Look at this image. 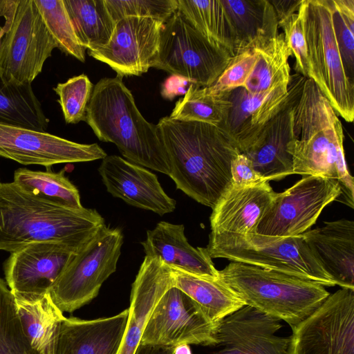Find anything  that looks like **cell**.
<instances>
[{
  "label": "cell",
  "mask_w": 354,
  "mask_h": 354,
  "mask_svg": "<svg viewBox=\"0 0 354 354\" xmlns=\"http://www.w3.org/2000/svg\"><path fill=\"white\" fill-rule=\"evenodd\" d=\"M57 48L85 62V48L79 42L64 0H33Z\"/></svg>",
  "instance_id": "obj_35"
},
{
  "label": "cell",
  "mask_w": 354,
  "mask_h": 354,
  "mask_svg": "<svg viewBox=\"0 0 354 354\" xmlns=\"http://www.w3.org/2000/svg\"><path fill=\"white\" fill-rule=\"evenodd\" d=\"M57 45L33 0H20L0 45V75L16 84H31Z\"/></svg>",
  "instance_id": "obj_10"
},
{
  "label": "cell",
  "mask_w": 354,
  "mask_h": 354,
  "mask_svg": "<svg viewBox=\"0 0 354 354\" xmlns=\"http://www.w3.org/2000/svg\"><path fill=\"white\" fill-rule=\"evenodd\" d=\"M129 315L128 308L116 315L96 319L65 317L57 329L54 354H117Z\"/></svg>",
  "instance_id": "obj_22"
},
{
  "label": "cell",
  "mask_w": 354,
  "mask_h": 354,
  "mask_svg": "<svg viewBox=\"0 0 354 354\" xmlns=\"http://www.w3.org/2000/svg\"><path fill=\"white\" fill-rule=\"evenodd\" d=\"M106 156L97 143L80 144L46 131L0 123V156L19 164L47 168L102 160Z\"/></svg>",
  "instance_id": "obj_14"
},
{
  "label": "cell",
  "mask_w": 354,
  "mask_h": 354,
  "mask_svg": "<svg viewBox=\"0 0 354 354\" xmlns=\"http://www.w3.org/2000/svg\"><path fill=\"white\" fill-rule=\"evenodd\" d=\"M344 131L337 113L315 83L306 78L292 107L291 140L287 150L292 174L335 180L337 201L354 207V181L346 166Z\"/></svg>",
  "instance_id": "obj_2"
},
{
  "label": "cell",
  "mask_w": 354,
  "mask_h": 354,
  "mask_svg": "<svg viewBox=\"0 0 354 354\" xmlns=\"http://www.w3.org/2000/svg\"><path fill=\"white\" fill-rule=\"evenodd\" d=\"M159 136L169 160V176L196 202L213 208L232 185L231 163L241 152L220 127L161 118Z\"/></svg>",
  "instance_id": "obj_1"
},
{
  "label": "cell",
  "mask_w": 354,
  "mask_h": 354,
  "mask_svg": "<svg viewBox=\"0 0 354 354\" xmlns=\"http://www.w3.org/2000/svg\"><path fill=\"white\" fill-rule=\"evenodd\" d=\"M313 255L341 288L354 289V222L339 219L303 233Z\"/></svg>",
  "instance_id": "obj_24"
},
{
  "label": "cell",
  "mask_w": 354,
  "mask_h": 354,
  "mask_svg": "<svg viewBox=\"0 0 354 354\" xmlns=\"http://www.w3.org/2000/svg\"><path fill=\"white\" fill-rule=\"evenodd\" d=\"M231 176L232 185L239 187L254 186L268 182L255 170L251 160L242 153L238 154L232 161Z\"/></svg>",
  "instance_id": "obj_42"
},
{
  "label": "cell",
  "mask_w": 354,
  "mask_h": 354,
  "mask_svg": "<svg viewBox=\"0 0 354 354\" xmlns=\"http://www.w3.org/2000/svg\"><path fill=\"white\" fill-rule=\"evenodd\" d=\"M221 1L236 32L237 52L260 37L279 33L277 17L269 0Z\"/></svg>",
  "instance_id": "obj_30"
},
{
  "label": "cell",
  "mask_w": 354,
  "mask_h": 354,
  "mask_svg": "<svg viewBox=\"0 0 354 354\" xmlns=\"http://www.w3.org/2000/svg\"><path fill=\"white\" fill-rule=\"evenodd\" d=\"M248 46L254 50L256 61L243 88L251 93H258L289 86L291 75L288 59L292 53L283 33L260 37Z\"/></svg>",
  "instance_id": "obj_26"
},
{
  "label": "cell",
  "mask_w": 354,
  "mask_h": 354,
  "mask_svg": "<svg viewBox=\"0 0 354 354\" xmlns=\"http://www.w3.org/2000/svg\"><path fill=\"white\" fill-rule=\"evenodd\" d=\"M77 252L61 243L39 242L10 252L3 263L7 286L14 295L48 293Z\"/></svg>",
  "instance_id": "obj_16"
},
{
  "label": "cell",
  "mask_w": 354,
  "mask_h": 354,
  "mask_svg": "<svg viewBox=\"0 0 354 354\" xmlns=\"http://www.w3.org/2000/svg\"><path fill=\"white\" fill-rule=\"evenodd\" d=\"M95 209H71L30 194L15 183H0V250L12 252L39 242L78 251L104 225Z\"/></svg>",
  "instance_id": "obj_3"
},
{
  "label": "cell",
  "mask_w": 354,
  "mask_h": 354,
  "mask_svg": "<svg viewBox=\"0 0 354 354\" xmlns=\"http://www.w3.org/2000/svg\"><path fill=\"white\" fill-rule=\"evenodd\" d=\"M191 84L183 77L171 75L162 84L161 94L162 97L172 100L177 95H185Z\"/></svg>",
  "instance_id": "obj_43"
},
{
  "label": "cell",
  "mask_w": 354,
  "mask_h": 354,
  "mask_svg": "<svg viewBox=\"0 0 354 354\" xmlns=\"http://www.w3.org/2000/svg\"><path fill=\"white\" fill-rule=\"evenodd\" d=\"M209 257L226 259L256 266L323 286H336L310 252L302 234L270 236L247 235H210L205 248Z\"/></svg>",
  "instance_id": "obj_7"
},
{
  "label": "cell",
  "mask_w": 354,
  "mask_h": 354,
  "mask_svg": "<svg viewBox=\"0 0 354 354\" xmlns=\"http://www.w3.org/2000/svg\"><path fill=\"white\" fill-rule=\"evenodd\" d=\"M173 283L193 299L206 317L217 325L245 305L244 301L218 277L210 279L172 268Z\"/></svg>",
  "instance_id": "obj_27"
},
{
  "label": "cell",
  "mask_w": 354,
  "mask_h": 354,
  "mask_svg": "<svg viewBox=\"0 0 354 354\" xmlns=\"http://www.w3.org/2000/svg\"><path fill=\"white\" fill-rule=\"evenodd\" d=\"M174 354H192V353L189 345L181 344L175 346Z\"/></svg>",
  "instance_id": "obj_47"
},
{
  "label": "cell",
  "mask_w": 354,
  "mask_h": 354,
  "mask_svg": "<svg viewBox=\"0 0 354 354\" xmlns=\"http://www.w3.org/2000/svg\"><path fill=\"white\" fill-rule=\"evenodd\" d=\"M26 192L65 207L83 208L77 188L65 176V169L54 172L19 168L15 171L12 181Z\"/></svg>",
  "instance_id": "obj_33"
},
{
  "label": "cell",
  "mask_w": 354,
  "mask_h": 354,
  "mask_svg": "<svg viewBox=\"0 0 354 354\" xmlns=\"http://www.w3.org/2000/svg\"><path fill=\"white\" fill-rule=\"evenodd\" d=\"M278 21L298 11L302 0H269Z\"/></svg>",
  "instance_id": "obj_44"
},
{
  "label": "cell",
  "mask_w": 354,
  "mask_h": 354,
  "mask_svg": "<svg viewBox=\"0 0 354 354\" xmlns=\"http://www.w3.org/2000/svg\"><path fill=\"white\" fill-rule=\"evenodd\" d=\"M122 78H102L93 86L84 122L100 141L115 144L128 161L169 176L158 127L142 116Z\"/></svg>",
  "instance_id": "obj_4"
},
{
  "label": "cell",
  "mask_w": 354,
  "mask_h": 354,
  "mask_svg": "<svg viewBox=\"0 0 354 354\" xmlns=\"http://www.w3.org/2000/svg\"><path fill=\"white\" fill-rule=\"evenodd\" d=\"M291 328L288 354H354V289L330 294Z\"/></svg>",
  "instance_id": "obj_12"
},
{
  "label": "cell",
  "mask_w": 354,
  "mask_h": 354,
  "mask_svg": "<svg viewBox=\"0 0 354 354\" xmlns=\"http://www.w3.org/2000/svg\"><path fill=\"white\" fill-rule=\"evenodd\" d=\"M171 287L172 268L157 258L145 256L131 286L127 326L117 354H134L152 310Z\"/></svg>",
  "instance_id": "obj_23"
},
{
  "label": "cell",
  "mask_w": 354,
  "mask_h": 354,
  "mask_svg": "<svg viewBox=\"0 0 354 354\" xmlns=\"http://www.w3.org/2000/svg\"><path fill=\"white\" fill-rule=\"evenodd\" d=\"M4 35H5V31L3 30V29L1 27H0V45H1L2 38L3 37Z\"/></svg>",
  "instance_id": "obj_48"
},
{
  "label": "cell",
  "mask_w": 354,
  "mask_h": 354,
  "mask_svg": "<svg viewBox=\"0 0 354 354\" xmlns=\"http://www.w3.org/2000/svg\"><path fill=\"white\" fill-rule=\"evenodd\" d=\"M339 195L337 180L304 176L283 192H275L258 224L257 234L281 237L302 234L315 223L324 208Z\"/></svg>",
  "instance_id": "obj_11"
},
{
  "label": "cell",
  "mask_w": 354,
  "mask_h": 354,
  "mask_svg": "<svg viewBox=\"0 0 354 354\" xmlns=\"http://www.w3.org/2000/svg\"><path fill=\"white\" fill-rule=\"evenodd\" d=\"M279 27L283 30L285 43L295 58L297 73L308 77L307 44L303 21L299 11L278 21Z\"/></svg>",
  "instance_id": "obj_41"
},
{
  "label": "cell",
  "mask_w": 354,
  "mask_h": 354,
  "mask_svg": "<svg viewBox=\"0 0 354 354\" xmlns=\"http://www.w3.org/2000/svg\"><path fill=\"white\" fill-rule=\"evenodd\" d=\"M301 14L307 44L308 77L332 108L348 122L354 118V82L347 76L333 24V0H302Z\"/></svg>",
  "instance_id": "obj_6"
},
{
  "label": "cell",
  "mask_w": 354,
  "mask_h": 354,
  "mask_svg": "<svg viewBox=\"0 0 354 354\" xmlns=\"http://www.w3.org/2000/svg\"><path fill=\"white\" fill-rule=\"evenodd\" d=\"M289 95L288 86L251 93L243 87L229 91L231 106L218 127L235 143L241 153L257 140L267 123L282 108Z\"/></svg>",
  "instance_id": "obj_20"
},
{
  "label": "cell",
  "mask_w": 354,
  "mask_h": 354,
  "mask_svg": "<svg viewBox=\"0 0 354 354\" xmlns=\"http://www.w3.org/2000/svg\"><path fill=\"white\" fill-rule=\"evenodd\" d=\"M164 23L149 17L121 19L115 23L108 44L88 53L118 75L140 76L155 66Z\"/></svg>",
  "instance_id": "obj_15"
},
{
  "label": "cell",
  "mask_w": 354,
  "mask_h": 354,
  "mask_svg": "<svg viewBox=\"0 0 354 354\" xmlns=\"http://www.w3.org/2000/svg\"><path fill=\"white\" fill-rule=\"evenodd\" d=\"M17 311L32 349L38 354H54L55 337L65 319L49 293L41 296L14 295Z\"/></svg>",
  "instance_id": "obj_28"
},
{
  "label": "cell",
  "mask_w": 354,
  "mask_h": 354,
  "mask_svg": "<svg viewBox=\"0 0 354 354\" xmlns=\"http://www.w3.org/2000/svg\"><path fill=\"white\" fill-rule=\"evenodd\" d=\"M48 122L31 84L11 83L0 75V123L44 132Z\"/></svg>",
  "instance_id": "obj_32"
},
{
  "label": "cell",
  "mask_w": 354,
  "mask_h": 354,
  "mask_svg": "<svg viewBox=\"0 0 354 354\" xmlns=\"http://www.w3.org/2000/svg\"><path fill=\"white\" fill-rule=\"evenodd\" d=\"M256 61V54L250 46L239 50L231 58L216 81L209 89L212 92L229 91L243 87L250 76Z\"/></svg>",
  "instance_id": "obj_40"
},
{
  "label": "cell",
  "mask_w": 354,
  "mask_h": 354,
  "mask_svg": "<svg viewBox=\"0 0 354 354\" xmlns=\"http://www.w3.org/2000/svg\"><path fill=\"white\" fill-rule=\"evenodd\" d=\"M333 24L344 68L354 82V0H333Z\"/></svg>",
  "instance_id": "obj_38"
},
{
  "label": "cell",
  "mask_w": 354,
  "mask_h": 354,
  "mask_svg": "<svg viewBox=\"0 0 354 354\" xmlns=\"http://www.w3.org/2000/svg\"><path fill=\"white\" fill-rule=\"evenodd\" d=\"M274 194L268 182L242 187L231 185L212 208L210 235L256 234Z\"/></svg>",
  "instance_id": "obj_21"
},
{
  "label": "cell",
  "mask_w": 354,
  "mask_h": 354,
  "mask_svg": "<svg viewBox=\"0 0 354 354\" xmlns=\"http://www.w3.org/2000/svg\"><path fill=\"white\" fill-rule=\"evenodd\" d=\"M218 278L245 305L286 322L291 328L317 309L330 294L316 282L256 266L231 261Z\"/></svg>",
  "instance_id": "obj_5"
},
{
  "label": "cell",
  "mask_w": 354,
  "mask_h": 354,
  "mask_svg": "<svg viewBox=\"0 0 354 354\" xmlns=\"http://www.w3.org/2000/svg\"><path fill=\"white\" fill-rule=\"evenodd\" d=\"M306 78L297 73L291 75L285 104L267 123L254 144L242 153L268 182L292 174V158L287 147L291 140L293 104Z\"/></svg>",
  "instance_id": "obj_19"
},
{
  "label": "cell",
  "mask_w": 354,
  "mask_h": 354,
  "mask_svg": "<svg viewBox=\"0 0 354 354\" xmlns=\"http://www.w3.org/2000/svg\"><path fill=\"white\" fill-rule=\"evenodd\" d=\"M174 346L139 344L134 354H174Z\"/></svg>",
  "instance_id": "obj_46"
},
{
  "label": "cell",
  "mask_w": 354,
  "mask_h": 354,
  "mask_svg": "<svg viewBox=\"0 0 354 354\" xmlns=\"http://www.w3.org/2000/svg\"><path fill=\"white\" fill-rule=\"evenodd\" d=\"M178 10L212 45L233 57L238 50L235 30L221 0H177Z\"/></svg>",
  "instance_id": "obj_29"
},
{
  "label": "cell",
  "mask_w": 354,
  "mask_h": 354,
  "mask_svg": "<svg viewBox=\"0 0 354 354\" xmlns=\"http://www.w3.org/2000/svg\"><path fill=\"white\" fill-rule=\"evenodd\" d=\"M216 326L193 299L178 288L171 287L152 310L140 344L215 346Z\"/></svg>",
  "instance_id": "obj_13"
},
{
  "label": "cell",
  "mask_w": 354,
  "mask_h": 354,
  "mask_svg": "<svg viewBox=\"0 0 354 354\" xmlns=\"http://www.w3.org/2000/svg\"><path fill=\"white\" fill-rule=\"evenodd\" d=\"M141 244L145 256L157 258L172 268L206 278L218 277L206 248L189 243L183 224L160 221L147 232Z\"/></svg>",
  "instance_id": "obj_25"
},
{
  "label": "cell",
  "mask_w": 354,
  "mask_h": 354,
  "mask_svg": "<svg viewBox=\"0 0 354 354\" xmlns=\"http://www.w3.org/2000/svg\"><path fill=\"white\" fill-rule=\"evenodd\" d=\"M229 91L216 93L208 86L191 84L169 118L181 122H199L219 127L231 106Z\"/></svg>",
  "instance_id": "obj_34"
},
{
  "label": "cell",
  "mask_w": 354,
  "mask_h": 354,
  "mask_svg": "<svg viewBox=\"0 0 354 354\" xmlns=\"http://www.w3.org/2000/svg\"><path fill=\"white\" fill-rule=\"evenodd\" d=\"M0 354H38L31 347L17 311L14 296L0 278Z\"/></svg>",
  "instance_id": "obj_36"
},
{
  "label": "cell",
  "mask_w": 354,
  "mask_h": 354,
  "mask_svg": "<svg viewBox=\"0 0 354 354\" xmlns=\"http://www.w3.org/2000/svg\"><path fill=\"white\" fill-rule=\"evenodd\" d=\"M114 22L125 17H149L165 22L178 10L177 0H104Z\"/></svg>",
  "instance_id": "obj_39"
},
{
  "label": "cell",
  "mask_w": 354,
  "mask_h": 354,
  "mask_svg": "<svg viewBox=\"0 0 354 354\" xmlns=\"http://www.w3.org/2000/svg\"><path fill=\"white\" fill-rule=\"evenodd\" d=\"M20 0L0 1V17L5 19L1 28L5 33L8 31L15 17L17 9Z\"/></svg>",
  "instance_id": "obj_45"
},
{
  "label": "cell",
  "mask_w": 354,
  "mask_h": 354,
  "mask_svg": "<svg viewBox=\"0 0 354 354\" xmlns=\"http://www.w3.org/2000/svg\"><path fill=\"white\" fill-rule=\"evenodd\" d=\"M93 89V85L85 74L71 77L64 83L57 84L53 88L59 96L57 102L67 124L85 121Z\"/></svg>",
  "instance_id": "obj_37"
},
{
  "label": "cell",
  "mask_w": 354,
  "mask_h": 354,
  "mask_svg": "<svg viewBox=\"0 0 354 354\" xmlns=\"http://www.w3.org/2000/svg\"><path fill=\"white\" fill-rule=\"evenodd\" d=\"M230 59L227 55L212 45L177 10L163 24L154 68L183 77L192 84L210 86Z\"/></svg>",
  "instance_id": "obj_9"
},
{
  "label": "cell",
  "mask_w": 354,
  "mask_h": 354,
  "mask_svg": "<svg viewBox=\"0 0 354 354\" xmlns=\"http://www.w3.org/2000/svg\"><path fill=\"white\" fill-rule=\"evenodd\" d=\"M64 3L82 47L94 51L108 44L115 22L104 0H64Z\"/></svg>",
  "instance_id": "obj_31"
},
{
  "label": "cell",
  "mask_w": 354,
  "mask_h": 354,
  "mask_svg": "<svg viewBox=\"0 0 354 354\" xmlns=\"http://www.w3.org/2000/svg\"><path fill=\"white\" fill-rule=\"evenodd\" d=\"M97 170L113 197L160 216L175 210L176 201L165 192L157 176L147 168L119 156L107 155Z\"/></svg>",
  "instance_id": "obj_18"
},
{
  "label": "cell",
  "mask_w": 354,
  "mask_h": 354,
  "mask_svg": "<svg viewBox=\"0 0 354 354\" xmlns=\"http://www.w3.org/2000/svg\"><path fill=\"white\" fill-rule=\"evenodd\" d=\"M123 242L120 229L104 224L73 255L48 290L62 313H73L98 295L116 270Z\"/></svg>",
  "instance_id": "obj_8"
},
{
  "label": "cell",
  "mask_w": 354,
  "mask_h": 354,
  "mask_svg": "<svg viewBox=\"0 0 354 354\" xmlns=\"http://www.w3.org/2000/svg\"><path fill=\"white\" fill-rule=\"evenodd\" d=\"M1 183V182H0Z\"/></svg>",
  "instance_id": "obj_49"
},
{
  "label": "cell",
  "mask_w": 354,
  "mask_h": 354,
  "mask_svg": "<svg viewBox=\"0 0 354 354\" xmlns=\"http://www.w3.org/2000/svg\"><path fill=\"white\" fill-rule=\"evenodd\" d=\"M281 320L245 305L216 326L212 354H288L289 337L277 335Z\"/></svg>",
  "instance_id": "obj_17"
}]
</instances>
